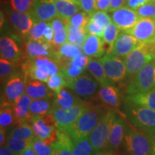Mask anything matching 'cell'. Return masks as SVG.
<instances>
[{
	"mask_svg": "<svg viewBox=\"0 0 155 155\" xmlns=\"http://www.w3.org/2000/svg\"><path fill=\"white\" fill-rule=\"evenodd\" d=\"M22 71L27 81L36 80L47 83L50 77L59 73L58 63L49 58H27L22 64Z\"/></svg>",
	"mask_w": 155,
	"mask_h": 155,
	"instance_id": "obj_1",
	"label": "cell"
},
{
	"mask_svg": "<svg viewBox=\"0 0 155 155\" xmlns=\"http://www.w3.org/2000/svg\"><path fill=\"white\" fill-rule=\"evenodd\" d=\"M104 113V110L99 106H88L86 111L65 133L72 140L88 137Z\"/></svg>",
	"mask_w": 155,
	"mask_h": 155,
	"instance_id": "obj_2",
	"label": "cell"
},
{
	"mask_svg": "<svg viewBox=\"0 0 155 155\" xmlns=\"http://www.w3.org/2000/svg\"><path fill=\"white\" fill-rule=\"evenodd\" d=\"M155 59V50L153 44L140 43L124 58L127 68V78L131 81L141 68Z\"/></svg>",
	"mask_w": 155,
	"mask_h": 155,
	"instance_id": "obj_3",
	"label": "cell"
},
{
	"mask_svg": "<svg viewBox=\"0 0 155 155\" xmlns=\"http://www.w3.org/2000/svg\"><path fill=\"white\" fill-rule=\"evenodd\" d=\"M124 113L134 127L141 131L155 129V111L127 101L124 106Z\"/></svg>",
	"mask_w": 155,
	"mask_h": 155,
	"instance_id": "obj_4",
	"label": "cell"
},
{
	"mask_svg": "<svg viewBox=\"0 0 155 155\" xmlns=\"http://www.w3.org/2000/svg\"><path fill=\"white\" fill-rule=\"evenodd\" d=\"M116 117L114 111L110 110L106 111L96 127L88 135L89 141L95 151L107 149L110 132Z\"/></svg>",
	"mask_w": 155,
	"mask_h": 155,
	"instance_id": "obj_5",
	"label": "cell"
},
{
	"mask_svg": "<svg viewBox=\"0 0 155 155\" xmlns=\"http://www.w3.org/2000/svg\"><path fill=\"white\" fill-rule=\"evenodd\" d=\"M155 88V59L144 67L130 81L127 94L134 95Z\"/></svg>",
	"mask_w": 155,
	"mask_h": 155,
	"instance_id": "obj_6",
	"label": "cell"
},
{
	"mask_svg": "<svg viewBox=\"0 0 155 155\" xmlns=\"http://www.w3.org/2000/svg\"><path fill=\"white\" fill-rule=\"evenodd\" d=\"M124 141L130 155H152L150 139L144 131L127 128Z\"/></svg>",
	"mask_w": 155,
	"mask_h": 155,
	"instance_id": "obj_7",
	"label": "cell"
},
{
	"mask_svg": "<svg viewBox=\"0 0 155 155\" xmlns=\"http://www.w3.org/2000/svg\"><path fill=\"white\" fill-rule=\"evenodd\" d=\"M30 124L36 137L52 144L57 139V125L53 114L37 116L31 119Z\"/></svg>",
	"mask_w": 155,
	"mask_h": 155,
	"instance_id": "obj_8",
	"label": "cell"
},
{
	"mask_svg": "<svg viewBox=\"0 0 155 155\" xmlns=\"http://www.w3.org/2000/svg\"><path fill=\"white\" fill-rule=\"evenodd\" d=\"M88 107V105L86 104L75 106L71 109L53 107L50 114H53L54 116L58 130L66 132L86 111Z\"/></svg>",
	"mask_w": 155,
	"mask_h": 155,
	"instance_id": "obj_9",
	"label": "cell"
},
{
	"mask_svg": "<svg viewBox=\"0 0 155 155\" xmlns=\"http://www.w3.org/2000/svg\"><path fill=\"white\" fill-rule=\"evenodd\" d=\"M108 78L112 83H119L127 78V68L124 61L119 57L106 53L100 58Z\"/></svg>",
	"mask_w": 155,
	"mask_h": 155,
	"instance_id": "obj_10",
	"label": "cell"
},
{
	"mask_svg": "<svg viewBox=\"0 0 155 155\" xmlns=\"http://www.w3.org/2000/svg\"><path fill=\"white\" fill-rule=\"evenodd\" d=\"M98 84L99 83L94 77L84 73L73 80L68 81L66 87L73 91L78 96L88 98L96 94Z\"/></svg>",
	"mask_w": 155,
	"mask_h": 155,
	"instance_id": "obj_11",
	"label": "cell"
},
{
	"mask_svg": "<svg viewBox=\"0 0 155 155\" xmlns=\"http://www.w3.org/2000/svg\"><path fill=\"white\" fill-rule=\"evenodd\" d=\"M140 43H155V19L140 18L130 30L126 31Z\"/></svg>",
	"mask_w": 155,
	"mask_h": 155,
	"instance_id": "obj_12",
	"label": "cell"
},
{
	"mask_svg": "<svg viewBox=\"0 0 155 155\" xmlns=\"http://www.w3.org/2000/svg\"><path fill=\"white\" fill-rule=\"evenodd\" d=\"M7 14L12 27L17 35L20 38H27L29 32L35 22L31 13L8 10Z\"/></svg>",
	"mask_w": 155,
	"mask_h": 155,
	"instance_id": "obj_13",
	"label": "cell"
},
{
	"mask_svg": "<svg viewBox=\"0 0 155 155\" xmlns=\"http://www.w3.org/2000/svg\"><path fill=\"white\" fill-rule=\"evenodd\" d=\"M140 44L131 34L125 31L120 32L113 45L108 50L107 53L119 58H126Z\"/></svg>",
	"mask_w": 155,
	"mask_h": 155,
	"instance_id": "obj_14",
	"label": "cell"
},
{
	"mask_svg": "<svg viewBox=\"0 0 155 155\" xmlns=\"http://www.w3.org/2000/svg\"><path fill=\"white\" fill-rule=\"evenodd\" d=\"M26 83L27 79L23 73L12 77L5 84L2 100L13 104L15 100L25 94Z\"/></svg>",
	"mask_w": 155,
	"mask_h": 155,
	"instance_id": "obj_15",
	"label": "cell"
},
{
	"mask_svg": "<svg viewBox=\"0 0 155 155\" xmlns=\"http://www.w3.org/2000/svg\"><path fill=\"white\" fill-rule=\"evenodd\" d=\"M25 53L27 58L29 59L49 58L55 62L57 61V50L53 45L44 40H28L25 45Z\"/></svg>",
	"mask_w": 155,
	"mask_h": 155,
	"instance_id": "obj_16",
	"label": "cell"
},
{
	"mask_svg": "<svg viewBox=\"0 0 155 155\" xmlns=\"http://www.w3.org/2000/svg\"><path fill=\"white\" fill-rule=\"evenodd\" d=\"M30 12L35 22H49L58 17L55 0H35Z\"/></svg>",
	"mask_w": 155,
	"mask_h": 155,
	"instance_id": "obj_17",
	"label": "cell"
},
{
	"mask_svg": "<svg viewBox=\"0 0 155 155\" xmlns=\"http://www.w3.org/2000/svg\"><path fill=\"white\" fill-rule=\"evenodd\" d=\"M111 19L114 25L121 31H128L132 28L140 17L136 10L123 7L111 12Z\"/></svg>",
	"mask_w": 155,
	"mask_h": 155,
	"instance_id": "obj_18",
	"label": "cell"
},
{
	"mask_svg": "<svg viewBox=\"0 0 155 155\" xmlns=\"http://www.w3.org/2000/svg\"><path fill=\"white\" fill-rule=\"evenodd\" d=\"M0 54L1 58L7 60L16 65H18L24 58L22 52L17 42L9 36H3L1 38Z\"/></svg>",
	"mask_w": 155,
	"mask_h": 155,
	"instance_id": "obj_19",
	"label": "cell"
},
{
	"mask_svg": "<svg viewBox=\"0 0 155 155\" xmlns=\"http://www.w3.org/2000/svg\"><path fill=\"white\" fill-rule=\"evenodd\" d=\"M127 127L125 121L120 116H117L111 129L107 150H116L119 148L125 137Z\"/></svg>",
	"mask_w": 155,
	"mask_h": 155,
	"instance_id": "obj_20",
	"label": "cell"
},
{
	"mask_svg": "<svg viewBox=\"0 0 155 155\" xmlns=\"http://www.w3.org/2000/svg\"><path fill=\"white\" fill-rule=\"evenodd\" d=\"M104 39L96 35H87L86 40L83 45V53L91 58L102 57L105 53Z\"/></svg>",
	"mask_w": 155,
	"mask_h": 155,
	"instance_id": "obj_21",
	"label": "cell"
},
{
	"mask_svg": "<svg viewBox=\"0 0 155 155\" xmlns=\"http://www.w3.org/2000/svg\"><path fill=\"white\" fill-rule=\"evenodd\" d=\"M32 101L28 94H24L13 103V109L17 124L24 122L30 124V106Z\"/></svg>",
	"mask_w": 155,
	"mask_h": 155,
	"instance_id": "obj_22",
	"label": "cell"
},
{
	"mask_svg": "<svg viewBox=\"0 0 155 155\" xmlns=\"http://www.w3.org/2000/svg\"><path fill=\"white\" fill-rule=\"evenodd\" d=\"M84 102L76 94L62 89L59 92L54 94L53 106L54 108L71 109L75 106L81 105Z\"/></svg>",
	"mask_w": 155,
	"mask_h": 155,
	"instance_id": "obj_23",
	"label": "cell"
},
{
	"mask_svg": "<svg viewBox=\"0 0 155 155\" xmlns=\"http://www.w3.org/2000/svg\"><path fill=\"white\" fill-rule=\"evenodd\" d=\"M25 92L32 100L50 98L53 96V93L43 82L36 80L27 81Z\"/></svg>",
	"mask_w": 155,
	"mask_h": 155,
	"instance_id": "obj_24",
	"label": "cell"
},
{
	"mask_svg": "<svg viewBox=\"0 0 155 155\" xmlns=\"http://www.w3.org/2000/svg\"><path fill=\"white\" fill-rule=\"evenodd\" d=\"M73 141L67 133L58 131L57 139L52 144V155H73Z\"/></svg>",
	"mask_w": 155,
	"mask_h": 155,
	"instance_id": "obj_25",
	"label": "cell"
},
{
	"mask_svg": "<svg viewBox=\"0 0 155 155\" xmlns=\"http://www.w3.org/2000/svg\"><path fill=\"white\" fill-rule=\"evenodd\" d=\"M82 48L75 45L65 42L63 45H61L57 50V62L60 66H63L64 65L73 61L75 58H77L81 52Z\"/></svg>",
	"mask_w": 155,
	"mask_h": 155,
	"instance_id": "obj_26",
	"label": "cell"
},
{
	"mask_svg": "<svg viewBox=\"0 0 155 155\" xmlns=\"http://www.w3.org/2000/svg\"><path fill=\"white\" fill-rule=\"evenodd\" d=\"M87 69L101 87L114 85L106 75L100 59L90 58Z\"/></svg>",
	"mask_w": 155,
	"mask_h": 155,
	"instance_id": "obj_27",
	"label": "cell"
},
{
	"mask_svg": "<svg viewBox=\"0 0 155 155\" xmlns=\"http://www.w3.org/2000/svg\"><path fill=\"white\" fill-rule=\"evenodd\" d=\"M98 97L103 104L111 108H118L121 104L119 89L113 85L101 87L98 91Z\"/></svg>",
	"mask_w": 155,
	"mask_h": 155,
	"instance_id": "obj_28",
	"label": "cell"
},
{
	"mask_svg": "<svg viewBox=\"0 0 155 155\" xmlns=\"http://www.w3.org/2000/svg\"><path fill=\"white\" fill-rule=\"evenodd\" d=\"M54 31V40L53 45L55 48H59L68 41L67 26L68 23L65 22L61 17H58L50 22Z\"/></svg>",
	"mask_w": 155,
	"mask_h": 155,
	"instance_id": "obj_29",
	"label": "cell"
},
{
	"mask_svg": "<svg viewBox=\"0 0 155 155\" xmlns=\"http://www.w3.org/2000/svg\"><path fill=\"white\" fill-rule=\"evenodd\" d=\"M126 101L155 111V88L140 94L128 95Z\"/></svg>",
	"mask_w": 155,
	"mask_h": 155,
	"instance_id": "obj_30",
	"label": "cell"
},
{
	"mask_svg": "<svg viewBox=\"0 0 155 155\" xmlns=\"http://www.w3.org/2000/svg\"><path fill=\"white\" fill-rule=\"evenodd\" d=\"M17 124L13 109V104L2 100L0 110V127L1 129H8Z\"/></svg>",
	"mask_w": 155,
	"mask_h": 155,
	"instance_id": "obj_31",
	"label": "cell"
},
{
	"mask_svg": "<svg viewBox=\"0 0 155 155\" xmlns=\"http://www.w3.org/2000/svg\"><path fill=\"white\" fill-rule=\"evenodd\" d=\"M55 3L58 10V17L68 24L70 19L81 10L78 5L68 2L65 0H55Z\"/></svg>",
	"mask_w": 155,
	"mask_h": 155,
	"instance_id": "obj_32",
	"label": "cell"
},
{
	"mask_svg": "<svg viewBox=\"0 0 155 155\" xmlns=\"http://www.w3.org/2000/svg\"><path fill=\"white\" fill-rule=\"evenodd\" d=\"M7 134L9 137H15V138L30 141H32L36 137L32 126L28 122L16 124L11 129H9Z\"/></svg>",
	"mask_w": 155,
	"mask_h": 155,
	"instance_id": "obj_33",
	"label": "cell"
},
{
	"mask_svg": "<svg viewBox=\"0 0 155 155\" xmlns=\"http://www.w3.org/2000/svg\"><path fill=\"white\" fill-rule=\"evenodd\" d=\"M53 106V101L50 98H41L33 100L30 106V119L45 115L51 112ZM31 121V120H30Z\"/></svg>",
	"mask_w": 155,
	"mask_h": 155,
	"instance_id": "obj_34",
	"label": "cell"
},
{
	"mask_svg": "<svg viewBox=\"0 0 155 155\" xmlns=\"http://www.w3.org/2000/svg\"><path fill=\"white\" fill-rule=\"evenodd\" d=\"M68 42L82 48L83 45L86 40L87 33L86 28H77L68 25Z\"/></svg>",
	"mask_w": 155,
	"mask_h": 155,
	"instance_id": "obj_35",
	"label": "cell"
},
{
	"mask_svg": "<svg viewBox=\"0 0 155 155\" xmlns=\"http://www.w3.org/2000/svg\"><path fill=\"white\" fill-rule=\"evenodd\" d=\"M73 141V155H92L95 152L88 137Z\"/></svg>",
	"mask_w": 155,
	"mask_h": 155,
	"instance_id": "obj_36",
	"label": "cell"
},
{
	"mask_svg": "<svg viewBox=\"0 0 155 155\" xmlns=\"http://www.w3.org/2000/svg\"><path fill=\"white\" fill-rule=\"evenodd\" d=\"M16 64L12 63L7 60L1 58L0 59V77H1V83H6L9 78L14 75L18 74L17 72Z\"/></svg>",
	"mask_w": 155,
	"mask_h": 155,
	"instance_id": "obj_37",
	"label": "cell"
},
{
	"mask_svg": "<svg viewBox=\"0 0 155 155\" xmlns=\"http://www.w3.org/2000/svg\"><path fill=\"white\" fill-rule=\"evenodd\" d=\"M30 143L31 141L30 140L17 139L8 136L5 146L9 148L12 152L19 155L25 150H26L28 147H30Z\"/></svg>",
	"mask_w": 155,
	"mask_h": 155,
	"instance_id": "obj_38",
	"label": "cell"
},
{
	"mask_svg": "<svg viewBox=\"0 0 155 155\" xmlns=\"http://www.w3.org/2000/svg\"><path fill=\"white\" fill-rule=\"evenodd\" d=\"M49 22L37 21L31 28L26 39H28V40H44L45 31Z\"/></svg>",
	"mask_w": 155,
	"mask_h": 155,
	"instance_id": "obj_39",
	"label": "cell"
},
{
	"mask_svg": "<svg viewBox=\"0 0 155 155\" xmlns=\"http://www.w3.org/2000/svg\"><path fill=\"white\" fill-rule=\"evenodd\" d=\"M47 84L48 88L54 94H56V93L61 91L62 89H63L64 87H66L67 82L65 77L63 76V73L59 72L57 74L50 77Z\"/></svg>",
	"mask_w": 155,
	"mask_h": 155,
	"instance_id": "obj_40",
	"label": "cell"
},
{
	"mask_svg": "<svg viewBox=\"0 0 155 155\" xmlns=\"http://www.w3.org/2000/svg\"><path fill=\"white\" fill-rule=\"evenodd\" d=\"M30 147L38 155H52L53 150L52 144H48L38 137L31 141Z\"/></svg>",
	"mask_w": 155,
	"mask_h": 155,
	"instance_id": "obj_41",
	"label": "cell"
},
{
	"mask_svg": "<svg viewBox=\"0 0 155 155\" xmlns=\"http://www.w3.org/2000/svg\"><path fill=\"white\" fill-rule=\"evenodd\" d=\"M119 29L114 23H111L104 28L103 39L104 42L108 45V49L113 45L114 42L116 41V38L119 35Z\"/></svg>",
	"mask_w": 155,
	"mask_h": 155,
	"instance_id": "obj_42",
	"label": "cell"
},
{
	"mask_svg": "<svg viewBox=\"0 0 155 155\" xmlns=\"http://www.w3.org/2000/svg\"><path fill=\"white\" fill-rule=\"evenodd\" d=\"M90 19V15L86 14L84 12L80 11L70 19L69 25L77 28H86Z\"/></svg>",
	"mask_w": 155,
	"mask_h": 155,
	"instance_id": "obj_43",
	"label": "cell"
},
{
	"mask_svg": "<svg viewBox=\"0 0 155 155\" xmlns=\"http://www.w3.org/2000/svg\"><path fill=\"white\" fill-rule=\"evenodd\" d=\"M91 20L100 25L102 28H105L108 25L111 24L112 19L106 12L96 11L91 16Z\"/></svg>",
	"mask_w": 155,
	"mask_h": 155,
	"instance_id": "obj_44",
	"label": "cell"
},
{
	"mask_svg": "<svg viewBox=\"0 0 155 155\" xmlns=\"http://www.w3.org/2000/svg\"><path fill=\"white\" fill-rule=\"evenodd\" d=\"M35 0H10L13 10L19 12H30L32 8Z\"/></svg>",
	"mask_w": 155,
	"mask_h": 155,
	"instance_id": "obj_45",
	"label": "cell"
},
{
	"mask_svg": "<svg viewBox=\"0 0 155 155\" xmlns=\"http://www.w3.org/2000/svg\"><path fill=\"white\" fill-rule=\"evenodd\" d=\"M140 18L155 19V4L153 2L145 4L136 9Z\"/></svg>",
	"mask_w": 155,
	"mask_h": 155,
	"instance_id": "obj_46",
	"label": "cell"
},
{
	"mask_svg": "<svg viewBox=\"0 0 155 155\" xmlns=\"http://www.w3.org/2000/svg\"><path fill=\"white\" fill-rule=\"evenodd\" d=\"M81 11L84 12L90 17L96 12V0H79L78 5Z\"/></svg>",
	"mask_w": 155,
	"mask_h": 155,
	"instance_id": "obj_47",
	"label": "cell"
},
{
	"mask_svg": "<svg viewBox=\"0 0 155 155\" xmlns=\"http://www.w3.org/2000/svg\"><path fill=\"white\" fill-rule=\"evenodd\" d=\"M104 28H102L100 25L96 24V22L91 20V19L86 27V32L87 35H93L98 36L102 38L103 35H104Z\"/></svg>",
	"mask_w": 155,
	"mask_h": 155,
	"instance_id": "obj_48",
	"label": "cell"
},
{
	"mask_svg": "<svg viewBox=\"0 0 155 155\" xmlns=\"http://www.w3.org/2000/svg\"><path fill=\"white\" fill-rule=\"evenodd\" d=\"M89 59H90V58L88 56H87L86 54H84L83 53H81L77 58H75V59L71 61V62H72L73 65L78 67L79 68L85 70L87 68V65L88 64Z\"/></svg>",
	"mask_w": 155,
	"mask_h": 155,
	"instance_id": "obj_49",
	"label": "cell"
},
{
	"mask_svg": "<svg viewBox=\"0 0 155 155\" xmlns=\"http://www.w3.org/2000/svg\"><path fill=\"white\" fill-rule=\"evenodd\" d=\"M152 2V0H127L126 1V5L129 8H131L136 10L140 7L141 6L145 5Z\"/></svg>",
	"mask_w": 155,
	"mask_h": 155,
	"instance_id": "obj_50",
	"label": "cell"
},
{
	"mask_svg": "<svg viewBox=\"0 0 155 155\" xmlns=\"http://www.w3.org/2000/svg\"><path fill=\"white\" fill-rule=\"evenodd\" d=\"M54 40V31L53 29L52 28V25L50 22L48 24L47 28H46L45 31L44 33V40L45 42H48L53 45Z\"/></svg>",
	"mask_w": 155,
	"mask_h": 155,
	"instance_id": "obj_51",
	"label": "cell"
},
{
	"mask_svg": "<svg viewBox=\"0 0 155 155\" xmlns=\"http://www.w3.org/2000/svg\"><path fill=\"white\" fill-rule=\"evenodd\" d=\"M111 5V0H96V10L108 12Z\"/></svg>",
	"mask_w": 155,
	"mask_h": 155,
	"instance_id": "obj_52",
	"label": "cell"
},
{
	"mask_svg": "<svg viewBox=\"0 0 155 155\" xmlns=\"http://www.w3.org/2000/svg\"><path fill=\"white\" fill-rule=\"evenodd\" d=\"M127 0H111V5H110V8L108 12H113L117 10L126 4Z\"/></svg>",
	"mask_w": 155,
	"mask_h": 155,
	"instance_id": "obj_53",
	"label": "cell"
},
{
	"mask_svg": "<svg viewBox=\"0 0 155 155\" xmlns=\"http://www.w3.org/2000/svg\"><path fill=\"white\" fill-rule=\"evenodd\" d=\"M150 137L151 144H152V155H155V129H150V130L144 131Z\"/></svg>",
	"mask_w": 155,
	"mask_h": 155,
	"instance_id": "obj_54",
	"label": "cell"
},
{
	"mask_svg": "<svg viewBox=\"0 0 155 155\" xmlns=\"http://www.w3.org/2000/svg\"><path fill=\"white\" fill-rule=\"evenodd\" d=\"M6 131L7 130L4 129H1V131H0V146L4 147L6 144V141H7V137L6 136Z\"/></svg>",
	"mask_w": 155,
	"mask_h": 155,
	"instance_id": "obj_55",
	"label": "cell"
},
{
	"mask_svg": "<svg viewBox=\"0 0 155 155\" xmlns=\"http://www.w3.org/2000/svg\"><path fill=\"white\" fill-rule=\"evenodd\" d=\"M0 155H18L16 153L9 150V148H7L6 146L1 147L0 149Z\"/></svg>",
	"mask_w": 155,
	"mask_h": 155,
	"instance_id": "obj_56",
	"label": "cell"
},
{
	"mask_svg": "<svg viewBox=\"0 0 155 155\" xmlns=\"http://www.w3.org/2000/svg\"><path fill=\"white\" fill-rule=\"evenodd\" d=\"M19 155H38V154L35 152L34 150L32 148V147H28L26 150H25L24 152L21 153Z\"/></svg>",
	"mask_w": 155,
	"mask_h": 155,
	"instance_id": "obj_57",
	"label": "cell"
},
{
	"mask_svg": "<svg viewBox=\"0 0 155 155\" xmlns=\"http://www.w3.org/2000/svg\"><path fill=\"white\" fill-rule=\"evenodd\" d=\"M92 155H113V154H112V153L109 152L101 150V151H95L94 153Z\"/></svg>",
	"mask_w": 155,
	"mask_h": 155,
	"instance_id": "obj_58",
	"label": "cell"
},
{
	"mask_svg": "<svg viewBox=\"0 0 155 155\" xmlns=\"http://www.w3.org/2000/svg\"><path fill=\"white\" fill-rule=\"evenodd\" d=\"M65 1L68 2H71V3H73L75 4V5H78V2L79 0H65Z\"/></svg>",
	"mask_w": 155,
	"mask_h": 155,
	"instance_id": "obj_59",
	"label": "cell"
},
{
	"mask_svg": "<svg viewBox=\"0 0 155 155\" xmlns=\"http://www.w3.org/2000/svg\"><path fill=\"white\" fill-rule=\"evenodd\" d=\"M153 45H154V50H155V43L153 44Z\"/></svg>",
	"mask_w": 155,
	"mask_h": 155,
	"instance_id": "obj_60",
	"label": "cell"
},
{
	"mask_svg": "<svg viewBox=\"0 0 155 155\" xmlns=\"http://www.w3.org/2000/svg\"><path fill=\"white\" fill-rule=\"evenodd\" d=\"M152 1L153 2H154V3L155 4V0H152Z\"/></svg>",
	"mask_w": 155,
	"mask_h": 155,
	"instance_id": "obj_61",
	"label": "cell"
}]
</instances>
